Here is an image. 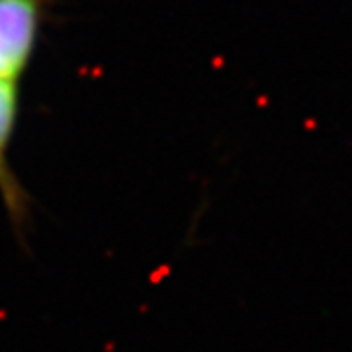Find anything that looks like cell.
Returning a JSON list of instances; mask_svg holds the SVG:
<instances>
[{
    "label": "cell",
    "mask_w": 352,
    "mask_h": 352,
    "mask_svg": "<svg viewBox=\"0 0 352 352\" xmlns=\"http://www.w3.org/2000/svg\"><path fill=\"white\" fill-rule=\"evenodd\" d=\"M50 0H0V82L18 85L32 63Z\"/></svg>",
    "instance_id": "6da1fadb"
},
{
    "label": "cell",
    "mask_w": 352,
    "mask_h": 352,
    "mask_svg": "<svg viewBox=\"0 0 352 352\" xmlns=\"http://www.w3.org/2000/svg\"><path fill=\"white\" fill-rule=\"evenodd\" d=\"M20 118V90L14 82H0V201L18 237H24L30 223L32 200L12 166L14 133Z\"/></svg>",
    "instance_id": "7a4b0ae2"
}]
</instances>
